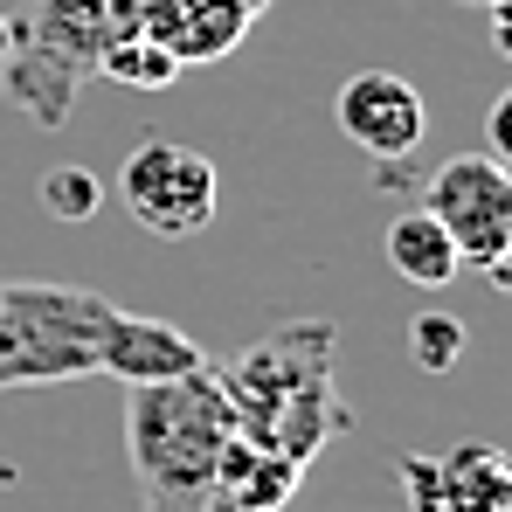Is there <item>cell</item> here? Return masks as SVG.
<instances>
[{"label":"cell","mask_w":512,"mask_h":512,"mask_svg":"<svg viewBox=\"0 0 512 512\" xmlns=\"http://www.w3.org/2000/svg\"><path fill=\"white\" fill-rule=\"evenodd\" d=\"M333 346H340L333 319H291L256 346H243L229 367H215L236 436H250L291 464H312L333 436H346L353 409L333 381Z\"/></svg>","instance_id":"obj_1"},{"label":"cell","mask_w":512,"mask_h":512,"mask_svg":"<svg viewBox=\"0 0 512 512\" xmlns=\"http://www.w3.org/2000/svg\"><path fill=\"white\" fill-rule=\"evenodd\" d=\"M236 436V416L222 402L215 367L139 381L125 409V457L139 478V512H208L215 457Z\"/></svg>","instance_id":"obj_2"},{"label":"cell","mask_w":512,"mask_h":512,"mask_svg":"<svg viewBox=\"0 0 512 512\" xmlns=\"http://www.w3.org/2000/svg\"><path fill=\"white\" fill-rule=\"evenodd\" d=\"M139 28V0H28L14 14V42L0 56V90L42 132H56L97 77V56Z\"/></svg>","instance_id":"obj_3"},{"label":"cell","mask_w":512,"mask_h":512,"mask_svg":"<svg viewBox=\"0 0 512 512\" xmlns=\"http://www.w3.org/2000/svg\"><path fill=\"white\" fill-rule=\"evenodd\" d=\"M111 298L90 284H0V395L97 374Z\"/></svg>","instance_id":"obj_4"},{"label":"cell","mask_w":512,"mask_h":512,"mask_svg":"<svg viewBox=\"0 0 512 512\" xmlns=\"http://www.w3.org/2000/svg\"><path fill=\"white\" fill-rule=\"evenodd\" d=\"M423 208L443 222V236L457 243V263L492 277L499 291L512 284V173L492 153H457L423 180Z\"/></svg>","instance_id":"obj_5"},{"label":"cell","mask_w":512,"mask_h":512,"mask_svg":"<svg viewBox=\"0 0 512 512\" xmlns=\"http://www.w3.org/2000/svg\"><path fill=\"white\" fill-rule=\"evenodd\" d=\"M118 201H125V215L139 222V229H153V236H201L208 222H215V208H222V173L208 153H194V146H180V139H139L132 153H125V167H118Z\"/></svg>","instance_id":"obj_6"},{"label":"cell","mask_w":512,"mask_h":512,"mask_svg":"<svg viewBox=\"0 0 512 512\" xmlns=\"http://www.w3.org/2000/svg\"><path fill=\"white\" fill-rule=\"evenodd\" d=\"M395 485L409 512H512V464L499 443L395 457Z\"/></svg>","instance_id":"obj_7"},{"label":"cell","mask_w":512,"mask_h":512,"mask_svg":"<svg viewBox=\"0 0 512 512\" xmlns=\"http://www.w3.org/2000/svg\"><path fill=\"white\" fill-rule=\"evenodd\" d=\"M333 118L367 160H409L429 132L423 90L409 77H395V70H353L333 97Z\"/></svg>","instance_id":"obj_8"},{"label":"cell","mask_w":512,"mask_h":512,"mask_svg":"<svg viewBox=\"0 0 512 512\" xmlns=\"http://www.w3.org/2000/svg\"><path fill=\"white\" fill-rule=\"evenodd\" d=\"M270 0H139V35H153L180 70L222 63L250 42Z\"/></svg>","instance_id":"obj_9"},{"label":"cell","mask_w":512,"mask_h":512,"mask_svg":"<svg viewBox=\"0 0 512 512\" xmlns=\"http://www.w3.org/2000/svg\"><path fill=\"white\" fill-rule=\"evenodd\" d=\"M194 367H208L194 333H180V326L153 319V312H118L111 305L104 340H97V374L139 388V381H173V374H194Z\"/></svg>","instance_id":"obj_10"},{"label":"cell","mask_w":512,"mask_h":512,"mask_svg":"<svg viewBox=\"0 0 512 512\" xmlns=\"http://www.w3.org/2000/svg\"><path fill=\"white\" fill-rule=\"evenodd\" d=\"M305 485V464L263 450L250 436H229L215 457V485H208V512H284Z\"/></svg>","instance_id":"obj_11"},{"label":"cell","mask_w":512,"mask_h":512,"mask_svg":"<svg viewBox=\"0 0 512 512\" xmlns=\"http://www.w3.org/2000/svg\"><path fill=\"white\" fill-rule=\"evenodd\" d=\"M388 270L402 277V284H416V291H443L464 263H457V243L443 236V222L429 215V208H402L395 222H388Z\"/></svg>","instance_id":"obj_12"},{"label":"cell","mask_w":512,"mask_h":512,"mask_svg":"<svg viewBox=\"0 0 512 512\" xmlns=\"http://www.w3.org/2000/svg\"><path fill=\"white\" fill-rule=\"evenodd\" d=\"M97 77L132 84V90H167V84H180V63H173L153 35H139V28H132V35H118V42L97 56Z\"/></svg>","instance_id":"obj_13"},{"label":"cell","mask_w":512,"mask_h":512,"mask_svg":"<svg viewBox=\"0 0 512 512\" xmlns=\"http://www.w3.org/2000/svg\"><path fill=\"white\" fill-rule=\"evenodd\" d=\"M464 319L457 312H416L409 319V353H416V367L423 374H450L457 360H464Z\"/></svg>","instance_id":"obj_14"},{"label":"cell","mask_w":512,"mask_h":512,"mask_svg":"<svg viewBox=\"0 0 512 512\" xmlns=\"http://www.w3.org/2000/svg\"><path fill=\"white\" fill-rule=\"evenodd\" d=\"M97 201H104V187H97L90 167H49L42 173V208H49L56 222H90Z\"/></svg>","instance_id":"obj_15"},{"label":"cell","mask_w":512,"mask_h":512,"mask_svg":"<svg viewBox=\"0 0 512 512\" xmlns=\"http://www.w3.org/2000/svg\"><path fill=\"white\" fill-rule=\"evenodd\" d=\"M485 139H492V160L512 153V97H492V118H485Z\"/></svg>","instance_id":"obj_16"},{"label":"cell","mask_w":512,"mask_h":512,"mask_svg":"<svg viewBox=\"0 0 512 512\" xmlns=\"http://www.w3.org/2000/svg\"><path fill=\"white\" fill-rule=\"evenodd\" d=\"M485 14H492V28H499V42H506V0H478Z\"/></svg>","instance_id":"obj_17"},{"label":"cell","mask_w":512,"mask_h":512,"mask_svg":"<svg viewBox=\"0 0 512 512\" xmlns=\"http://www.w3.org/2000/svg\"><path fill=\"white\" fill-rule=\"evenodd\" d=\"M7 42H14V14H0V56H7Z\"/></svg>","instance_id":"obj_18"}]
</instances>
